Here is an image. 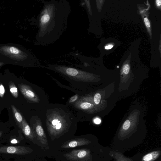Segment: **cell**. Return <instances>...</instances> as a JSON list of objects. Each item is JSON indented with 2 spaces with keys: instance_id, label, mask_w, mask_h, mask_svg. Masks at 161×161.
<instances>
[{
  "instance_id": "cell-1",
  "label": "cell",
  "mask_w": 161,
  "mask_h": 161,
  "mask_svg": "<svg viewBox=\"0 0 161 161\" xmlns=\"http://www.w3.org/2000/svg\"><path fill=\"white\" fill-rule=\"evenodd\" d=\"M71 12L67 0H54L44 3L37 18L38 30L36 43L45 46L56 42L67 28L68 17Z\"/></svg>"
},
{
  "instance_id": "cell-2",
  "label": "cell",
  "mask_w": 161,
  "mask_h": 161,
  "mask_svg": "<svg viewBox=\"0 0 161 161\" xmlns=\"http://www.w3.org/2000/svg\"><path fill=\"white\" fill-rule=\"evenodd\" d=\"M38 61L32 53L20 45L13 43L0 44V61L5 64L23 65L34 64Z\"/></svg>"
},
{
  "instance_id": "cell-3",
  "label": "cell",
  "mask_w": 161,
  "mask_h": 161,
  "mask_svg": "<svg viewBox=\"0 0 161 161\" xmlns=\"http://www.w3.org/2000/svg\"><path fill=\"white\" fill-rule=\"evenodd\" d=\"M33 151L31 148L21 146H4L0 147V153L25 155Z\"/></svg>"
},
{
  "instance_id": "cell-4",
  "label": "cell",
  "mask_w": 161,
  "mask_h": 161,
  "mask_svg": "<svg viewBox=\"0 0 161 161\" xmlns=\"http://www.w3.org/2000/svg\"><path fill=\"white\" fill-rule=\"evenodd\" d=\"M161 151L160 149L154 150L147 153L134 156L131 158L133 161H161Z\"/></svg>"
},
{
  "instance_id": "cell-5",
  "label": "cell",
  "mask_w": 161,
  "mask_h": 161,
  "mask_svg": "<svg viewBox=\"0 0 161 161\" xmlns=\"http://www.w3.org/2000/svg\"><path fill=\"white\" fill-rule=\"evenodd\" d=\"M18 86L21 93L26 98L35 102L38 101L36 95L29 86L24 84H19Z\"/></svg>"
},
{
  "instance_id": "cell-6",
  "label": "cell",
  "mask_w": 161,
  "mask_h": 161,
  "mask_svg": "<svg viewBox=\"0 0 161 161\" xmlns=\"http://www.w3.org/2000/svg\"><path fill=\"white\" fill-rule=\"evenodd\" d=\"M90 140L85 138H79L73 139L64 143L62 146V148L69 149L88 145L91 143Z\"/></svg>"
},
{
  "instance_id": "cell-7",
  "label": "cell",
  "mask_w": 161,
  "mask_h": 161,
  "mask_svg": "<svg viewBox=\"0 0 161 161\" xmlns=\"http://www.w3.org/2000/svg\"><path fill=\"white\" fill-rule=\"evenodd\" d=\"M37 140L42 144L47 146L48 141L42 126L40 124L36 125L34 132Z\"/></svg>"
},
{
  "instance_id": "cell-8",
  "label": "cell",
  "mask_w": 161,
  "mask_h": 161,
  "mask_svg": "<svg viewBox=\"0 0 161 161\" xmlns=\"http://www.w3.org/2000/svg\"><path fill=\"white\" fill-rule=\"evenodd\" d=\"M21 129L25 136L29 140L32 141L36 137L33 131L24 119L22 121Z\"/></svg>"
},
{
  "instance_id": "cell-9",
  "label": "cell",
  "mask_w": 161,
  "mask_h": 161,
  "mask_svg": "<svg viewBox=\"0 0 161 161\" xmlns=\"http://www.w3.org/2000/svg\"><path fill=\"white\" fill-rule=\"evenodd\" d=\"M110 156L116 161H133L131 158L124 155L123 153L111 149L109 152Z\"/></svg>"
},
{
  "instance_id": "cell-10",
  "label": "cell",
  "mask_w": 161,
  "mask_h": 161,
  "mask_svg": "<svg viewBox=\"0 0 161 161\" xmlns=\"http://www.w3.org/2000/svg\"><path fill=\"white\" fill-rule=\"evenodd\" d=\"M11 106L14 116L18 123V126L21 129L22 123L24 119L23 116L14 105H11Z\"/></svg>"
},
{
  "instance_id": "cell-11",
  "label": "cell",
  "mask_w": 161,
  "mask_h": 161,
  "mask_svg": "<svg viewBox=\"0 0 161 161\" xmlns=\"http://www.w3.org/2000/svg\"><path fill=\"white\" fill-rule=\"evenodd\" d=\"M8 84L10 91L12 95L14 98H17L18 97L19 93L17 87L12 81H10Z\"/></svg>"
},
{
  "instance_id": "cell-12",
  "label": "cell",
  "mask_w": 161,
  "mask_h": 161,
  "mask_svg": "<svg viewBox=\"0 0 161 161\" xmlns=\"http://www.w3.org/2000/svg\"><path fill=\"white\" fill-rule=\"evenodd\" d=\"M77 107L82 109H86L91 107L92 104L89 103L81 102L77 104Z\"/></svg>"
},
{
  "instance_id": "cell-13",
  "label": "cell",
  "mask_w": 161,
  "mask_h": 161,
  "mask_svg": "<svg viewBox=\"0 0 161 161\" xmlns=\"http://www.w3.org/2000/svg\"><path fill=\"white\" fill-rule=\"evenodd\" d=\"M101 99V96L99 93H96L94 97V101L95 104H98Z\"/></svg>"
},
{
  "instance_id": "cell-14",
  "label": "cell",
  "mask_w": 161,
  "mask_h": 161,
  "mask_svg": "<svg viewBox=\"0 0 161 161\" xmlns=\"http://www.w3.org/2000/svg\"><path fill=\"white\" fill-rule=\"evenodd\" d=\"M130 126V122L128 120H126L124 123L123 125L122 128L124 130H127Z\"/></svg>"
},
{
  "instance_id": "cell-15",
  "label": "cell",
  "mask_w": 161,
  "mask_h": 161,
  "mask_svg": "<svg viewBox=\"0 0 161 161\" xmlns=\"http://www.w3.org/2000/svg\"><path fill=\"white\" fill-rule=\"evenodd\" d=\"M5 90L3 84L2 83L0 84V97L2 98L4 95Z\"/></svg>"
},
{
  "instance_id": "cell-16",
  "label": "cell",
  "mask_w": 161,
  "mask_h": 161,
  "mask_svg": "<svg viewBox=\"0 0 161 161\" xmlns=\"http://www.w3.org/2000/svg\"><path fill=\"white\" fill-rule=\"evenodd\" d=\"M130 69V67L129 64H126L124 65L123 67V71L125 74L129 73Z\"/></svg>"
},
{
  "instance_id": "cell-17",
  "label": "cell",
  "mask_w": 161,
  "mask_h": 161,
  "mask_svg": "<svg viewBox=\"0 0 161 161\" xmlns=\"http://www.w3.org/2000/svg\"><path fill=\"white\" fill-rule=\"evenodd\" d=\"M78 97V96L77 94H76L74 96H72L70 98L69 101V103H70L75 102L77 99Z\"/></svg>"
},
{
  "instance_id": "cell-18",
  "label": "cell",
  "mask_w": 161,
  "mask_h": 161,
  "mask_svg": "<svg viewBox=\"0 0 161 161\" xmlns=\"http://www.w3.org/2000/svg\"><path fill=\"white\" fill-rule=\"evenodd\" d=\"M144 22L146 26L147 27H149L150 26V22L148 19L146 17L144 19Z\"/></svg>"
},
{
  "instance_id": "cell-19",
  "label": "cell",
  "mask_w": 161,
  "mask_h": 161,
  "mask_svg": "<svg viewBox=\"0 0 161 161\" xmlns=\"http://www.w3.org/2000/svg\"><path fill=\"white\" fill-rule=\"evenodd\" d=\"M60 122V121H59L58 119H53L52 122V125L53 126H55L58 123Z\"/></svg>"
},
{
  "instance_id": "cell-20",
  "label": "cell",
  "mask_w": 161,
  "mask_h": 161,
  "mask_svg": "<svg viewBox=\"0 0 161 161\" xmlns=\"http://www.w3.org/2000/svg\"><path fill=\"white\" fill-rule=\"evenodd\" d=\"M94 122L96 124H99L100 123L101 120L99 118H96L94 119Z\"/></svg>"
},
{
  "instance_id": "cell-21",
  "label": "cell",
  "mask_w": 161,
  "mask_h": 161,
  "mask_svg": "<svg viewBox=\"0 0 161 161\" xmlns=\"http://www.w3.org/2000/svg\"><path fill=\"white\" fill-rule=\"evenodd\" d=\"M113 47V46L112 45H109L107 46H106L105 47V48L106 49H110L112 48Z\"/></svg>"
},
{
  "instance_id": "cell-22",
  "label": "cell",
  "mask_w": 161,
  "mask_h": 161,
  "mask_svg": "<svg viewBox=\"0 0 161 161\" xmlns=\"http://www.w3.org/2000/svg\"><path fill=\"white\" fill-rule=\"evenodd\" d=\"M156 3L157 5L158 6H160L161 4V0H156Z\"/></svg>"
},
{
  "instance_id": "cell-23",
  "label": "cell",
  "mask_w": 161,
  "mask_h": 161,
  "mask_svg": "<svg viewBox=\"0 0 161 161\" xmlns=\"http://www.w3.org/2000/svg\"><path fill=\"white\" fill-rule=\"evenodd\" d=\"M5 64L4 63L0 61V68L3 65Z\"/></svg>"
},
{
  "instance_id": "cell-24",
  "label": "cell",
  "mask_w": 161,
  "mask_h": 161,
  "mask_svg": "<svg viewBox=\"0 0 161 161\" xmlns=\"http://www.w3.org/2000/svg\"><path fill=\"white\" fill-rule=\"evenodd\" d=\"M2 132H0V137L2 135Z\"/></svg>"
},
{
  "instance_id": "cell-25",
  "label": "cell",
  "mask_w": 161,
  "mask_h": 161,
  "mask_svg": "<svg viewBox=\"0 0 161 161\" xmlns=\"http://www.w3.org/2000/svg\"><path fill=\"white\" fill-rule=\"evenodd\" d=\"M110 161H116L113 158L112 160H111Z\"/></svg>"
}]
</instances>
